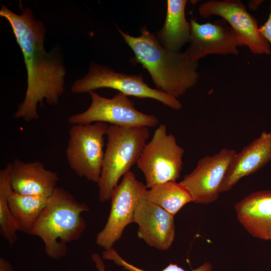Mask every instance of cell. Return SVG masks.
I'll return each mask as SVG.
<instances>
[{
	"instance_id": "3957f363",
	"label": "cell",
	"mask_w": 271,
	"mask_h": 271,
	"mask_svg": "<svg viewBox=\"0 0 271 271\" xmlns=\"http://www.w3.org/2000/svg\"><path fill=\"white\" fill-rule=\"evenodd\" d=\"M89 210L65 189L56 187L31 233L43 241L46 253L58 259L65 256L69 243L79 239L86 226L82 214Z\"/></svg>"
},
{
	"instance_id": "d6986e66",
	"label": "cell",
	"mask_w": 271,
	"mask_h": 271,
	"mask_svg": "<svg viewBox=\"0 0 271 271\" xmlns=\"http://www.w3.org/2000/svg\"><path fill=\"white\" fill-rule=\"evenodd\" d=\"M144 198L174 216L184 206L193 201L188 189L176 181L161 183L147 189Z\"/></svg>"
},
{
	"instance_id": "9c48e42d",
	"label": "cell",
	"mask_w": 271,
	"mask_h": 271,
	"mask_svg": "<svg viewBox=\"0 0 271 271\" xmlns=\"http://www.w3.org/2000/svg\"><path fill=\"white\" fill-rule=\"evenodd\" d=\"M147 188L129 171L112 193L110 209L107 221L96 235L95 241L100 247L108 250L121 237L124 229L133 223L134 212L139 200Z\"/></svg>"
},
{
	"instance_id": "8fae6325",
	"label": "cell",
	"mask_w": 271,
	"mask_h": 271,
	"mask_svg": "<svg viewBox=\"0 0 271 271\" xmlns=\"http://www.w3.org/2000/svg\"><path fill=\"white\" fill-rule=\"evenodd\" d=\"M236 151L223 148L200 159L195 168L180 182L189 191L193 202L209 204L216 201L229 166Z\"/></svg>"
},
{
	"instance_id": "5b68a950",
	"label": "cell",
	"mask_w": 271,
	"mask_h": 271,
	"mask_svg": "<svg viewBox=\"0 0 271 271\" xmlns=\"http://www.w3.org/2000/svg\"><path fill=\"white\" fill-rule=\"evenodd\" d=\"M109 125L97 122L72 125L65 155L70 169L79 177L97 183L104 155V136Z\"/></svg>"
},
{
	"instance_id": "cb8c5ba5",
	"label": "cell",
	"mask_w": 271,
	"mask_h": 271,
	"mask_svg": "<svg viewBox=\"0 0 271 271\" xmlns=\"http://www.w3.org/2000/svg\"><path fill=\"white\" fill-rule=\"evenodd\" d=\"M0 271H15L10 263L2 257L0 258Z\"/></svg>"
},
{
	"instance_id": "9a60e30c",
	"label": "cell",
	"mask_w": 271,
	"mask_h": 271,
	"mask_svg": "<svg viewBox=\"0 0 271 271\" xmlns=\"http://www.w3.org/2000/svg\"><path fill=\"white\" fill-rule=\"evenodd\" d=\"M10 178L13 190L24 195L50 196L57 187L58 173L45 168L38 161L11 163Z\"/></svg>"
},
{
	"instance_id": "30bf717a",
	"label": "cell",
	"mask_w": 271,
	"mask_h": 271,
	"mask_svg": "<svg viewBox=\"0 0 271 271\" xmlns=\"http://www.w3.org/2000/svg\"><path fill=\"white\" fill-rule=\"evenodd\" d=\"M198 12L204 18L217 16L225 20L252 53L271 54L270 45L260 32L256 20L241 1H208L200 5Z\"/></svg>"
},
{
	"instance_id": "7402d4cb",
	"label": "cell",
	"mask_w": 271,
	"mask_h": 271,
	"mask_svg": "<svg viewBox=\"0 0 271 271\" xmlns=\"http://www.w3.org/2000/svg\"><path fill=\"white\" fill-rule=\"evenodd\" d=\"M259 31L271 45V4L269 6V14L267 21L259 27Z\"/></svg>"
},
{
	"instance_id": "7c38bea8",
	"label": "cell",
	"mask_w": 271,
	"mask_h": 271,
	"mask_svg": "<svg viewBox=\"0 0 271 271\" xmlns=\"http://www.w3.org/2000/svg\"><path fill=\"white\" fill-rule=\"evenodd\" d=\"M191 42L184 51L190 59L198 61L211 54L238 55L243 44L223 19L200 24L191 19Z\"/></svg>"
},
{
	"instance_id": "ac0fdd59",
	"label": "cell",
	"mask_w": 271,
	"mask_h": 271,
	"mask_svg": "<svg viewBox=\"0 0 271 271\" xmlns=\"http://www.w3.org/2000/svg\"><path fill=\"white\" fill-rule=\"evenodd\" d=\"M48 198L41 195L21 194L13 190L11 192L8 203L18 231L31 234Z\"/></svg>"
},
{
	"instance_id": "8992f818",
	"label": "cell",
	"mask_w": 271,
	"mask_h": 271,
	"mask_svg": "<svg viewBox=\"0 0 271 271\" xmlns=\"http://www.w3.org/2000/svg\"><path fill=\"white\" fill-rule=\"evenodd\" d=\"M184 153L175 136L167 133L166 126L160 124L151 140L145 145L137 163L144 175L147 188L176 181L182 168Z\"/></svg>"
},
{
	"instance_id": "2e32d148",
	"label": "cell",
	"mask_w": 271,
	"mask_h": 271,
	"mask_svg": "<svg viewBox=\"0 0 271 271\" xmlns=\"http://www.w3.org/2000/svg\"><path fill=\"white\" fill-rule=\"evenodd\" d=\"M237 219L252 237L271 240V190L253 192L234 205Z\"/></svg>"
},
{
	"instance_id": "52a82bcc",
	"label": "cell",
	"mask_w": 271,
	"mask_h": 271,
	"mask_svg": "<svg viewBox=\"0 0 271 271\" xmlns=\"http://www.w3.org/2000/svg\"><path fill=\"white\" fill-rule=\"evenodd\" d=\"M101 88L114 89L127 96L154 99L175 110L182 107L177 98L149 86L142 74L128 75L117 72L95 62L91 63L85 76L73 83L71 91L74 93H89Z\"/></svg>"
},
{
	"instance_id": "4fadbf2b",
	"label": "cell",
	"mask_w": 271,
	"mask_h": 271,
	"mask_svg": "<svg viewBox=\"0 0 271 271\" xmlns=\"http://www.w3.org/2000/svg\"><path fill=\"white\" fill-rule=\"evenodd\" d=\"M174 217L143 196L136 206L133 223L138 225L140 238L150 246L166 250L171 246L175 236Z\"/></svg>"
},
{
	"instance_id": "e0dca14e",
	"label": "cell",
	"mask_w": 271,
	"mask_h": 271,
	"mask_svg": "<svg viewBox=\"0 0 271 271\" xmlns=\"http://www.w3.org/2000/svg\"><path fill=\"white\" fill-rule=\"evenodd\" d=\"M186 0H168L165 21L156 37L165 48L180 52L183 46L190 43L191 27L185 17Z\"/></svg>"
},
{
	"instance_id": "277c9868",
	"label": "cell",
	"mask_w": 271,
	"mask_h": 271,
	"mask_svg": "<svg viewBox=\"0 0 271 271\" xmlns=\"http://www.w3.org/2000/svg\"><path fill=\"white\" fill-rule=\"evenodd\" d=\"M107 141L99 180L98 198L101 202L110 200L121 177L137 164L149 138L147 127L109 125Z\"/></svg>"
},
{
	"instance_id": "603a6c76",
	"label": "cell",
	"mask_w": 271,
	"mask_h": 271,
	"mask_svg": "<svg viewBox=\"0 0 271 271\" xmlns=\"http://www.w3.org/2000/svg\"><path fill=\"white\" fill-rule=\"evenodd\" d=\"M91 258L95 263L96 266L99 271H106L105 269V266L102 259L99 255L96 253H94L92 254Z\"/></svg>"
},
{
	"instance_id": "d4e9b609",
	"label": "cell",
	"mask_w": 271,
	"mask_h": 271,
	"mask_svg": "<svg viewBox=\"0 0 271 271\" xmlns=\"http://www.w3.org/2000/svg\"><path fill=\"white\" fill-rule=\"evenodd\" d=\"M261 1H251L248 3V7L252 10H256L258 8L259 5L261 4Z\"/></svg>"
},
{
	"instance_id": "44dd1931",
	"label": "cell",
	"mask_w": 271,
	"mask_h": 271,
	"mask_svg": "<svg viewBox=\"0 0 271 271\" xmlns=\"http://www.w3.org/2000/svg\"><path fill=\"white\" fill-rule=\"evenodd\" d=\"M102 259L113 261L118 265L122 266L124 269L129 271H146L127 262L123 259L113 248L104 250L102 254ZM161 271H186L177 264L170 263ZM191 271H212V265L209 262H205L199 267Z\"/></svg>"
},
{
	"instance_id": "ba28073f",
	"label": "cell",
	"mask_w": 271,
	"mask_h": 271,
	"mask_svg": "<svg viewBox=\"0 0 271 271\" xmlns=\"http://www.w3.org/2000/svg\"><path fill=\"white\" fill-rule=\"evenodd\" d=\"M91 102L84 111L68 118L72 124H88L97 122L123 127H154L159 122L156 116L144 113L134 107L127 96L118 92L111 98L102 97L95 91L89 92Z\"/></svg>"
},
{
	"instance_id": "ffe728a7",
	"label": "cell",
	"mask_w": 271,
	"mask_h": 271,
	"mask_svg": "<svg viewBox=\"0 0 271 271\" xmlns=\"http://www.w3.org/2000/svg\"><path fill=\"white\" fill-rule=\"evenodd\" d=\"M11 169V163L0 171V233L12 246L18 240V229L8 203L9 196L13 191Z\"/></svg>"
},
{
	"instance_id": "6da1fadb",
	"label": "cell",
	"mask_w": 271,
	"mask_h": 271,
	"mask_svg": "<svg viewBox=\"0 0 271 271\" xmlns=\"http://www.w3.org/2000/svg\"><path fill=\"white\" fill-rule=\"evenodd\" d=\"M0 16L12 27L27 73L25 96L14 116L29 122L39 118L38 104L43 106L44 100L49 105L58 103L64 90L66 68L55 51L45 50V27L35 19L31 9H22L17 14L2 5Z\"/></svg>"
},
{
	"instance_id": "5bb4252c",
	"label": "cell",
	"mask_w": 271,
	"mask_h": 271,
	"mask_svg": "<svg viewBox=\"0 0 271 271\" xmlns=\"http://www.w3.org/2000/svg\"><path fill=\"white\" fill-rule=\"evenodd\" d=\"M270 161L271 132L264 131L235 154L221 185L220 193L229 191L242 178L255 173Z\"/></svg>"
},
{
	"instance_id": "7a4b0ae2",
	"label": "cell",
	"mask_w": 271,
	"mask_h": 271,
	"mask_svg": "<svg viewBox=\"0 0 271 271\" xmlns=\"http://www.w3.org/2000/svg\"><path fill=\"white\" fill-rule=\"evenodd\" d=\"M117 28L134 54L131 61L147 70L159 90L177 98L196 84L200 76L198 61L190 59L185 52L163 47L146 26L137 37Z\"/></svg>"
}]
</instances>
